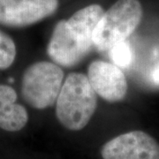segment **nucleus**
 Instances as JSON below:
<instances>
[{
	"label": "nucleus",
	"instance_id": "9d476101",
	"mask_svg": "<svg viewBox=\"0 0 159 159\" xmlns=\"http://www.w3.org/2000/svg\"><path fill=\"white\" fill-rule=\"evenodd\" d=\"M110 57L114 65L119 67H126L133 59V53L129 43L124 41L114 45L110 50Z\"/></svg>",
	"mask_w": 159,
	"mask_h": 159
},
{
	"label": "nucleus",
	"instance_id": "f03ea898",
	"mask_svg": "<svg viewBox=\"0 0 159 159\" xmlns=\"http://www.w3.org/2000/svg\"><path fill=\"white\" fill-rule=\"evenodd\" d=\"M97 95L88 76L71 73L64 80L56 101V117L65 129L83 130L97 111Z\"/></svg>",
	"mask_w": 159,
	"mask_h": 159
},
{
	"label": "nucleus",
	"instance_id": "f257e3e1",
	"mask_svg": "<svg viewBox=\"0 0 159 159\" xmlns=\"http://www.w3.org/2000/svg\"><path fill=\"white\" fill-rule=\"evenodd\" d=\"M103 13L102 6L93 4L59 20L47 45V54L52 62L66 68L78 65L94 46L93 32Z\"/></svg>",
	"mask_w": 159,
	"mask_h": 159
},
{
	"label": "nucleus",
	"instance_id": "423d86ee",
	"mask_svg": "<svg viewBox=\"0 0 159 159\" xmlns=\"http://www.w3.org/2000/svg\"><path fill=\"white\" fill-rule=\"evenodd\" d=\"M58 0H0V25L25 28L56 13Z\"/></svg>",
	"mask_w": 159,
	"mask_h": 159
},
{
	"label": "nucleus",
	"instance_id": "7ed1b4c3",
	"mask_svg": "<svg viewBox=\"0 0 159 159\" xmlns=\"http://www.w3.org/2000/svg\"><path fill=\"white\" fill-rule=\"evenodd\" d=\"M143 16L139 0H118L102 14L93 32V44L101 51H110L114 45L133 34Z\"/></svg>",
	"mask_w": 159,
	"mask_h": 159
},
{
	"label": "nucleus",
	"instance_id": "0eeeda50",
	"mask_svg": "<svg viewBox=\"0 0 159 159\" xmlns=\"http://www.w3.org/2000/svg\"><path fill=\"white\" fill-rule=\"evenodd\" d=\"M87 76L96 94L107 102H120L127 94L125 74L114 64L95 60L89 64Z\"/></svg>",
	"mask_w": 159,
	"mask_h": 159
},
{
	"label": "nucleus",
	"instance_id": "20e7f679",
	"mask_svg": "<svg viewBox=\"0 0 159 159\" xmlns=\"http://www.w3.org/2000/svg\"><path fill=\"white\" fill-rule=\"evenodd\" d=\"M64 71L60 66L50 61L33 63L24 71L21 80L23 100L36 110L52 106L64 83Z\"/></svg>",
	"mask_w": 159,
	"mask_h": 159
},
{
	"label": "nucleus",
	"instance_id": "9b49d317",
	"mask_svg": "<svg viewBox=\"0 0 159 159\" xmlns=\"http://www.w3.org/2000/svg\"><path fill=\"white\" fill-rule=\"evenodd\" d=\"M151 80L156 85L159 86V62L154 66L152 73H151Z\"/></svg>",
	"mask_w": 159,
	"mask_h": 159
},
{
	"label": "nucleus",
	"instance_id": "39448f33",
	"mask_svg": "<svg viewBox=\"0 0 159 159\" xmlns=\"http://www.w3.org/2000/svg\"><path fill=\"white\" fill-rule=\"evenodd\" d=\"M100 156L102 159H159V142L144 131H129L105 142Z\"/></svg>",
	"mask_w": 159,
	"mask_h": 159
},
{
	"label": "nucleus",
	"instance_id": "6e6552de",
	"mask_svg": "<svg viewBox=\"0 0 159 159\" xmlns=\"http://www.w3.org/2000/svg\"><path fill=\"white\" fill-rule=\"evenodd\" d=\"M18 95L11 86L0 84V128L6 132L22 130L29 122V112L17 103Z\"/></svg>",
	"mask_w": 159,
	"mask_h": 159
},
{
	"label": "nucleus",
	"instance_id": "1a4fd4ad",
	"mask_svg": "<svg viewBox=\"0 0 159 159\" xmlns=\"http://www.w3.org/2000/svg\"><path fill=\"white\" fill-rule=\"evenodd\" d=\"M17 49L13 39L0 30V70H6L13 64Z\"/></svg>",
	"mask_w": 159,
	"mask_h": 159
}]
</instances>
